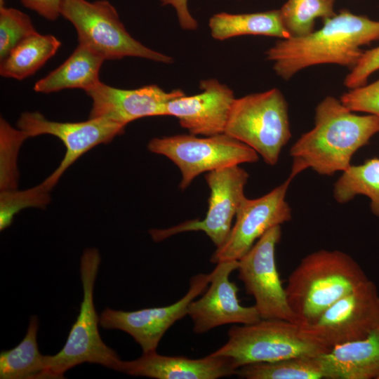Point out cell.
<instances>
[{"instance_id":"cell-9","label":"cell","mask_w":379,"mask_h":379,"mask_svg":"<svg viewBox=\"0 0 379 379\" xmlns=\"http://www.w3.org/2000/svg\"><path fill=\"white\" fill-rule=\"evenodd\" d=\"M302 332L324 346L359 340L379 328V294L369 279L325 310Z\"/></svg>"},{"instance_id":"cell-6","label":"cell","mask_w":379,"mask_h":379,"mask_svg":"<svg viewBox=\"0 0 379 379\" xmlns=\"http://www.w3.org/2000/svg\"><path fill=\"white\" fill-rule=\"evenodd\" d=\"M225 133L246 144L269 165H275L291 137L288 105L277 88L236 98Z\"/></svg>"},{"instance_id":"cell-1","label":"cell","mask_w":379,"mask_h":379,"mask_svg":"<svg viewBox=\"0 0 379 379\" xmlns=\"http://www.w3.org/2000/svg\"><path fill=\"white\" fill-rule=\"evenodd\" d=\"M379 132V117L357 115L340 100L327 96L317 106L314 126L303 133L290 149L289 178L311 168L324 175L346 171L351 159Z\"/></svg>"},{"instance_id":"cell-33","label":"cell","mask_w":379,"mask_h":379,"mask_svg":"<svg viewBox=\"0 0 379 379\" xmlns=\"http://www.w3.org/2000/svg\"><path fill=\"white\" fill-rule=\"evenodd\" d=\"M162 5L173 6L176 12L180 26L187 30L197 27V22L192 16L187 6L188 0H160Z\"/></svg>"},{"instance_id":"cell-16","label":"cell","mask_w":379,"mask_h":379,"mask_svg":"<svg viewBox=\"0 0 379 379\" xmlns=\"http://www.w3.org/2000/svg\"><path fill=\"white\" fill-rule=\"evenodd\" d=\"M85 92L92 100L89 118L104 117L124 126L142 117L166 116L168 103L185 95L180 89L166 92L157 85L120 89L100 81Z\"/></svg>"},{"instance_id":"cell-28","label":"cell","mask_w":379,"mask_h":379,"mask_svg":"<svg viewBox=\"0 0 379 379\" xmlns=\"http://www.w3.org/2000/svg\"><path fill=\"white\" fill-rule=\"evenodd\" d=\"M50 190L43 183L23 191L16 189L1 191L0 230L12 223L14 215L27 207H44L50 201Z\"/></svg>"},{"instance_id":"cell-19","label":"cell","mask_w":379,"mask_h":379,"mask_svg":"<svg viewBox=\"0 0 379 379\" xmlns=\"http://www.w3.org/2000/svg\"><path fill=\"white\" fill-rule=\"evenodd\" d=\"M318 359L326 379L377 378L379 328L364 338L332 347Z\"/></svg>"},{"instance_id":"cell-14","label":"cell","mask_w":379,"mask_h":379,"mask_svg":"<svg viewBox=\"0 0 379 379\" xmlns=\"http://www.w3.org/2000/svg\"><path fill=\"white\" fill-rule=\"evenodd\" d=\"M209 282V274L194 275L190 281L186 294L167 306L130 312L106 308L100 314V325L106 329H117L127 333L140 345L142 353L157 351L166 332L177 321L187 315L189 305L204 292Z\"/></svg>"},{"instance_id":"cell-5","label":"cell","mask_w":379,"mask_h":379,"mask_svg":"<svg viewBox=\"0 0 379 379\" xmlns=\"http://www.w3.org/2000/svg\"><path fill=\"white\" fill-rule=\"evenodd\" d=\"M227 335V341L211 354L230 358L237 370L251 364L317 357L330 350L305 334L299 324L281 319L235 325Z\"/></svg>"},{"instance_id":"cell-32","label":"cell","mask_w":379,"mask_h":379,"mask_svg":"<svg viewBox=\"0 0 379 379\" xmlns=\"http://www.w3.org/2000/svg\"><path fill=\"white\" fill-rule=\"evenodd\" d=\"M62 1L63 0H21L24 6L48 20H55L60 15Z\"/></svg>"},{"instance_id":"cell-20","label":"cell","mask_w":379,"mask_h":379,"mask_svg":"<svg viewBox=\"0 0 379 379\" xmlns=\"http://www.w3.org/2000/svg\"><path fill=\"white\" fill-rule=\"evenodd\" d=\"M105 60L96 51L79 44L61 65L35 83L34 90L43 93L67 88L86 91L100 81L99 72Z\"/></svg>"},{"instance_id":"cell-23","label":"cell","mask_w":379,"mask_h":379,"mask_svg":"<svg viewBox=\"0 0 379 379\" xmlns=\"http://www.w3.org/2000/svg\"><path fill=\"white\" fill-rule=\"evenodd\" d=\"M61 46L51 34L36 32L19 42L1 60L0 74L4 77L24 79L34 74Z\"/></svg>"},{"instance_id":"cell-13","label":"cell","mask_w":379,"mask_h":379,"mask_svg":"<svg viewBox=\"0 0 379 379\" xmlns=\"http://www.w3.org/2000/svg\"><path fill=\"white\" fill-rule=\"evenodd\" d=\"M29 137L48 134L58 138L66 152L58 167L42 183L51 190L63 173L81 156L100 144L111 142L125 126L104 117L80 122H57L38 112L22 113L17 123Z\"/></svg>"},{"instance_id":"cell-12","label":"cell","mask_w":379,"mask_h":379,"mask_svg":"<svg viewBox=\"0 0 379 379\" xmlns=\"http://www.w3.org/2000/svg\"><path fill=\"white\" fill-rule=\"evenodd\" d=\"M291 180L288 177L259 198H244L226 241L216 248L211 257V262L239 260L267 230L291 220V208L286 200Z\"/></svg>"},{"instance_id":"cell-17","label":"cell","mask_w":379,"mask_h":379,"mask_svg":"<svg viewBox=\"0 0 379 379\" xmlns=\"http://www.w3.org/2000/svg\"><path fill=\"white\" fill-rule=\"evenodd\" d=\"M202 92L182 95L170 101L166 116L179 120L180 126L190 134L204 136L224 133L234 100L233 91L215 79L201 81Z\"/></svg>"},{"instance_id":"cell-22","label":"cell","mask_w":379,"mask_h":379,"mask_svg":"<svg viewBox=\"0 0 379 379\" xmlns=\"http://www.w3.org/2000/svg\"><path fill=\"white\" fill-rule=\"evenodd\" d=\"M38 317L32 315L22 340L14 348L1 352V379L48 378L45 355L38 347Z\"/></svg>"},{"instance_id":"cell-10","label":"cell","mask_w":379,"mask_h":379,"mask_svg":"<svg viewBox=\"0 0 379 379\" xmlns=\"http://www.w3.org/2000/svg\"><path fill=\"white\" fill-rule=\"evenodd\" d=\"M281 237V225L267 230L239 260L238 278L246 293L253 297L261 319H281L298 324L277 267L275 251Z\"/></svg>"},{"instance_id":"cell-18","label":"cell","mask_w":379,"mask_h":379,"mask_svg":"<svg viewBox=\"0 0 379 379\" xmlns=\"http://www.w3.org/2000/svg\"><path fill=\"white\" fill-rule=\"evenodd\" d=\"M118 371L156 379H217L236 375L232 359L211 353L201 359L164 356L157 351L142 353L131 361H121Z\"/></svg>"},{"instance_id":"cell-3","label":"cell","mask_w":379,"mask_h":379,"mask_svg":"<svg viewBox=\"0 0 379 379\" xmlns=\"http://www.w3.org/2000/svg\"><path fill=\"white\" fill-rule=\"evenodd\" d=\"M368 279L347 253L322 249L300 260L290 274L285 289L298 324L305 326Z\"/></svg>"},{"instance_id":"cell-29","label":"cell","mask_w":379,"mask_h":379,"mask_svg":"<svg viewBox=\"0 0 379 379\" xmlns=\"http://www.w3.org/2000/svg\"><path fill=\"white\" fill-rule=\"evenodd\" d=\"M30 18L20 10L0 6V60L22 40L36 33Z\"/></svg>"},{"instance_id":"cell-7","label":"cell","mask_w":379,"mask_h":379,"mask_svg":"<svg viewBox=\"0 0 379 379\" xmlns=\"http://www.w3.org/2000/svg\"><path fill=\"white\" fill-rule=\"evenodd\" d=\"M60 15L77 30L79 44L105 60L138 57L171 63L172 58L153 51L135 40L125 29L114 6L107 0H63Z\"/></svg>"},{"instance_id":"cell-34","label":"cell","mask_w":379,"mask_h":379,"mask_svg":"<svg viewBox=\"0 0 379 379\" xmlns=\"http://www.w3.org/2000/svg\"><path fill=\"white\" fill-rule=\"evenodd\" d=\"M4 0H0V6L4 5Z\"/></svg>"},{"instance_id":"cell-8","label":"cell","mask_w":379,"mask_h":379,"mask_svg":"<svg viewBox=\"0 0 379 379\" xmlns=\"http://www.w3.org/2000/svg\"><path fill=\"white\" fill-rule=\"evenodd\" d=\"M147 148L151 152L166 157L178 167L182 190L203 173L259 159L258 154L251 147L225 133L205 138L192 134L154 138Z\"/></svg>"},{"instance_id":"cell-31","label":"cell","mask_w":379,"mask_h":379,"mask_svg":"<svg viewBox=\"0 0 379 379\" xmlns=\"http://www.w3.org/2000/svg\"><path fill=\"white\" fill-rule=\"evenodd\" d=\"M379 69V46L363 51L357 64L346 76L344 84L353 89L366 84L368 78Z\"/></svg>"},{"instance_id":"cell-4","label":"cell","mask_w":379,"mask_h":379,"mask_svg":"<svg viewBox=\"0 0 379 379\" xmlns=\"http://www.w3.org/2000/svg\"><path fill=\"white\" fill-rule=\"evenodd\" d=\"M100 264L98 249L90 248L84 251L80 260L83 298L79 313L61 350L54 355H45L48 378H64L67 371L84 362L119 370L121 360L102 341L98 331L100 317L94 305L93 291Z\"/></svg>"},{"instance_id":"cell-30","label":"cell","mask_w":379,"mask_h":379,"mask_svg":"<svg viewBox=\"0 0 379 379\" xmlns=\"http://www.w3.org/2000/svg\"><path fill=\"white\" fill-rule=\"evenodd\" d=\"M340 100L352 112H362L379 117V79L350 89Z\"/></svg>"},{"instance_id":"cell-35","label":"cell","mask_w":379,"mask_h":379,"mask_svg":"<svg viewBox=\"0 0 379 379\" xmlns=\"http://www.w3.org/2000/svg\"><path fill=\"white\" fill-rule=\"evenodd\" d=\"M376 379H379V375L378 376V378Z\"/></svg>"},{"instance_id":"cell-27","label":"cell","mask_w":379,"mask_h":379,"mask_svg":"<svg viewBox=\"0 0 379 379\" xmlns=\"http://www.w3.org/2000/svg\"><path fill=\"white\" fill-rule=\"evenodd\" d=\"M27 138L23 131L13 128L4 119L1 118V191L16 188L17 156L22 143Z\"/></svg>"},{"instance_id":"cell-11","label":"cell","mask_w":379,"mask_h":379,"mask_svg":"<svg viewBox=\"0 0 379 379\" xmlns=\"http://www.w3.org/2000/svg\"><path fill=\"white\" fill-rule=\"evenodd\" d=\"M248 179V173L239 165L208 172L205 180L211 193L205 218L187 220L167 229H152L149 233L152 239L159 242L181 232L202 231L219 248L226 241L233 218L246 197L244 187Z\"/></svg>"},{"instance_id":"cell-2","label":"cell","mask_w":379,"mask_h":379,"mask_svg":"<svg viewBox=\"0 0 379 379\" xmlns=\"http://www.w3.org/2000/svg\"><path fill=\"white\" fill-rule=\"evenodd\" d=\"M379 40V21L344 9L324 19L318 30L277 41L267 52L276 74L284 80L306 67L335 64L351 69L363 51L361 46Z\"/></svg>"},{"instance_id":"cell-25","label":"cell","mask_w":379,"mask_h":379,"mask_svg":"<svg viewBox=\"0 0 379 379\" xmlns=\"http://www.w3.org/2000/svg\"><path fill=\"white\" fill-rule=\"evenodd\" d=\"M246 379H321L324 372L317 357H298L240 367L236 373Z\"/></svg>"},{"instance_id":"cell-21","label":"cell","mask_w":379,"mask_h":379,"mask_svg":"<svg viewBox=\"0 0 379 379\" xmlns=\"http://www.w3.org/2000/svg\"><path fill=\"white\" fill-rule=\"evenodd\" d=\"M212 36L218 40L253 34L278 37H291L284 25L279 10L266 12L231 14L220 13L209 20Z\"/></svg>"},{"instance_id":"cell-15","label":"cell","mask_w":379,"mask_h":379,"mask_svg":"<svg viewBox=\"0 0 379 379\" xmlns=\"http://www.w3.org/2000/svg\"><path fill=\"white\" fill-rule=\"evenodd\" d=\"M239 260L221 261L210 274V286L202 296L194 299L188 307L187 315L193 322V331L204 333L226 324H248L261 318L255 306L241 305L239 288L230 280L231 273L237 270Z\"/></svg>"},{"instance_id":"cell-26","label":"cell","mask_w":379,"mask_h":379,"mask_svg":"<svg viewBox=\"0 0 379 379\" xmlns=\"http://www.w3.org/2000/svg\"><path fill=\"white\" fill-rule=\"evenodd\" d=\"M334 0H288L279 9L282 22L291 37L314 31L315 20L334 16Z\"/></svg>"},{"instance_id":"cell-24","label":"cell","mask_w":379,"mask_h":379,"mask_svg":"<svg viewBox=\"0 0 379 379\" xmlns=\"http://www.w3.org/2000/svg\"><path fill=\"white\" fill-rule=\"evenodd\" d=\"M357 195L368 197L372 213L379 217V158L351 165L335 182L333 197L337 202H349Z\"/></svg>"}]
</instances>
